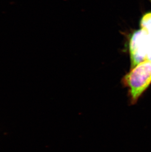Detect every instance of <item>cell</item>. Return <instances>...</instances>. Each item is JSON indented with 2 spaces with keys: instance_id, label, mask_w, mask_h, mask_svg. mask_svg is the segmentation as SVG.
<instances>
[{
  "instance_id": "cell-1",
  "label": "cell",
  "mask_w": 151,
  "mask_h": 152,
  "mask_svg": "<svg viewBox=\"0 0 151 152\" xmlns=\"http://www.w3.org/2000/svg\"><path fill=\"white\" fill-rule=\"evenodd\" d=\"M122 83L128 89L130 103L136 104L151 84V61H144L131 68L123 78Z\"/></svg>"
},
{
  "instance_id": "cell-2",
  "label": "cell",
  "mask_w": 151,
  "mask_h": 152,
  "mask_svg": "<svg viewBox=\"0 0 151 152\" xmlns=\"http://www.w3.org/2000/svg\"><path fill=\"white\" fill-rule=\"evenodd\" d=\"M148 47V34L144 29L136 31L131 35L129 43L131 68L146 60Z\"/></svg>"
},
{
  "instance_id": "cell-3",
  "label": "cell",
  "mask_w": 151,
  "mask_h": 152,
  "mask_svg": "<svg viewBox=\"0 0 151 152\" xmlns=\"http://www.w3.org/2000/svg\"><path fill=\"white\" fill-rule=\"evenodd\" d=\"M140 27L148 33H151V12L146 13L140 20Z\"/></svg>"
},
{
  "instance_id": "cell-4",
  "label": "cell",
  "mask_w": 151,
  "mask_h": 152,
  "mask_svg": "<svg viewBox=\"0 0 151 152\" xmlns=\"http://www.w3.org/2000/svg\"><path fill=\"white\" fill-rule=\"evenodd\" d=\"M148 47L146 60L151 61V33H148Z\"/></svg>"
},
{
  "instance_id": "cell-5",
  "label": "cell",
  "mask_w": 151,
  "mask_h": 152,
  "mask_svg": "<svg viewBox=\"0 0 151 152\" xmlns=\"http://www.w3.org/2000/svg\"><path fill=\"white\" fill-rule=\"evenodd\" d=\"M149 1H150L151 2V0H149Z\"/></svg>"
}]
</instances>
